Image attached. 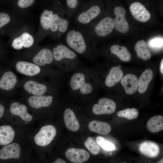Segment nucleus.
Listing matches in <instances>:
<instances>
[{
    "label": "nucleus",
    "mask_w": 163,
    "mask_h": 163,
    "mask_svg": "<svg viewBox=\"0 0 163 163\" xmlns=\"http://www.w3.org/2000/svg\"><path fill=\"white\" fill-rule=\"evenodd\" d=\"M17 82L16 75L11 72H5L0 80V88L5 90L12 89Z\"/></svg>",
    "instance_id": "obj_23"
},
{
    "label": "nucleus",
    "mask_w": 163,
    "mask_h": 163,
    "mask_svg": "<svg viewBox=\"0 0 163 163\" xmlns=\"http://www.w3.org/2000/svg\"><path fill=\"white\" fill-rule=\"evenodd\" d=\"M64 118L66 126L69 129L76 131L79 129V123L72 110L66 109L64 112Z\"/></svg>",
    "instance_id": "obj_21"
},
{
    "label": "nucleus",
    "mask_w": 163,
    "mask_h": 163,
    "mask_svg": "<svg viewBox=\"0 0 163 163\" xmlns=\"http://www.w3.org/2000/svg\"><path fill=\"white\" fill-rule=\"evenodd\" d=\"M135 49L138 57L145 61L148 60L151 58V53L144 40H141L138 41L135 45Z\"/></svg>",
    "instance_id": "obj_28"
},
{
    "label": "nucleus",
    "mask_w": 163,
    "mask_h": 163,
    "mask_svg": "<svg viewBox=\"0 0 163 163\" xmlns=\"http://www.w3.org/2000/svg\"><path fill=\"white\" fill-rule=\"evenodd\" d=\"M53 11L45 9L42 13L40 17V24L42 29L47 32L50 30L51 20Z\"/></svg>",
    "instance_id": "obj_31"
},
{
    "label": "nucleus",
    "mask_w": 163,
    "mask_h": 163,
    "mask_svg": "<svg viewBox=\"0 0 163 163\" xmlns=\"http://www.w3.org/2000/svg\"><path fill=\"white\" fill-rule=\"evenodd\" d=\"M24 88L28 92L36 95H41L46 91V85L38 83L34 81L27 82L24 85Z\"/></svg>",
    "instance_id": "obj_25"
},
{
    "label": "nucleus",
    "mask_w": 163,
    "mask_h": 163,
    "mask_svg": "<svg viewBox=\"0 0 163 163\" xmlns=\"http://www.w3.org/2000/svg\"><path fill=\"white\" fill-rule=\"evenodd\" d=\"M56 133V129L53 126L49 125L44 126L35 136V143L40 146H46L53 139Z\"/></svg>",
    "instance_id": "obj_5"
},
{
    "label": "nucleus",
    "mask_w": 163,
    "mask_h": 163,
    "mask_svg": "<svg viewBox=\"0 0 163 163\" xmlns=\"http://www.w3.org/2000/svg\"><path fill=\"white\" fill-rule=\"evenodd\" d=\"M117 115L118 117L131 120L136 119L137 117L139 112L135 108H126L118 111Z\"/></svg>",
    "instance_id": "obj_32"
},
{
    "label": "nucleus",
    "mask_w": 163,
    "mask_h": 163,
    "mask_svg": "<svg viewBox=\"0 0 163 163\" xmlns=\"http://www.w3.org/2000/svg\"><path fill=\"white\" fill-rule=\"evenodd\" d=\"M139 79L135 75L128 74L121 80V83L126 93L132 94L137 90Z\"/></svg>",
    "instance_id": "obj_14"
},
{
    "label": "nucleus",
    "mask_w": 163,
    "mask_h": 163,
    "mask_svg": "<svg viewBox=\"0 0 163 163\" xmlns=\"http://www.w3.org/2000/svg\"><path fill=\"white\" fill-rule=\"evenodd\" d=\"M163 59H162L161 61V63L160 65V71L161 73L163 74Z\"/></svg>",
    "instance_id": "obj_40"
},
{
    "label": "nucleus",
    "mask_w": 163,
    "mask_h": 163,
    "mask_svg": "<svg viewBox=\"0 0 163 163\" xmlns=\"http://www.w3.org/2000/svg\"><path fill=\"white\" fill-rule=\"evenodd\" d=\"M113 28V19L106 17L95 24L91 23L89 26L88 30L92 36L96 34L99 37H104L110 34Z\"/></svg>",
    "instance_id": "obj_4"
},
{
    "label": "nucleus",
    "mask_w": 163,
    "mask_h": 163,
    "mask_svg": "<svg viewBox=\"0 0 163 163\" xmlns=\"http://www.w3.org/2000/svg\"><path fill=\"white\" fill-rule=\"evenodd\" d=\"M4 108L3 106L0 104V118L2 117L3 115Z\"/></svg>",
    "instance_id": "obj_38"
},
{
    "label": "nucleus",
    "mask_w": 163,
    "mask_h": 163,
    "mask_svg": "<svg viewBox=\"0 0 163 163\" xmlns=\"http://www.w3.org/2000/svg\"><path fill=\"white\" fill-rule=\"evenodd\" d=\"M53 97L51 95H35L30 97L28 102L30 105L35 108L47 107L52 103Z\"/></svg>",
    "instance_id": "obj_18"
},
{
    "label": "nucleus",
    "mask_w": 163,
    "mask_h": 163,
    "mask_svg": "<svg viewBox=\"0 0 163 163\" xmlns=\"http://www.w3.org/2000/svg\"><path fill=\"white\" fill-rule=\"evenodd\" d=\"M110 50L111 53L117 56L123 61L127 62L131 59L130 54L124 46L113 45L111 46Z\"/></svg>",
    "instance_id": "obj_30"
},
{
    "label": "nucleus",
    "mask_w": 163,
    "mask_h": 163,
    "mask_svg": "<svg viewBox=\"0 0 163 163\" xmlns=\"http://www.w3.org/2000/svg\"><path fill=\"white\" fill-rule=\"evenodd\" d=\"M149 46L151 48L157 49L162 47L163 39L161 38H154L149 41Z\"/></svg>",
    "instance_id": "obj_36"
},
{
    "label": "nucleus",
    "mask_w": 163,
    "mask_h": 163,
    "mask_svg": "<svg viewBox=\"0 0 163 163\" xmlns=\"http://www.w3.org/2000/svg\"><path fill=\"white\" fill-rule=\"evenodd\" d=\"M129 10L134 18L139 21L145 22L150 18L151 15L149 12L142 4L139 2L132 4Z\"/></svg>",
    "instance_id": "obj_10"
},
{
    "label": "nucleus",
    "mask_w": 163,
    "mask_h": 163,
    "mask_svg": "<svg viewBox=\"0 0 163 163\" xmlns=\"http://www.w3.org/2000/svg\"><path fill=\"white\" fill-rule=\"evenodd\" d=\"M127 163L125 162H122V163Z\"/></svg>",
    "instance_id": "obj_42"
},
{
    "label": "nucleus",
    "mask_w": 163,
    "mask_h": 163,
    "mask_svg": "<svg viewBox=\"0 0 163 163\" xmlns=\"http://www.w3.org/2000/svg\"><path fill=\"white\" fill-rule=\"evenodd\" d=\"M83 2L79 0H66L62 3L66 15L69 20L75 15Z\"/></svg>",
    "instance_id": "obj_22"
},
{
    "label": "nucleus",
    "mask_w": 163,
    "mask_h": 163,
    "mask_svg": "<svg viewBox=\"0 0 163 163\" xmlns=\"http://www.w3.org/2000/svg\"><path fill=\"white\" fill-rule=\"evenodd\" d=\"M16 67L20 73L29 76L35 75L40 71V69L38 65L24 61L18 62L16 64Z\"/></svg>",
    "instance_id": "obj_13"
},
{
    "label": "nucleus",
    "mask_w": 163,
    "mask_h": 163,
    "mask_svg": "<svg viewBox=\"0 0 163 163\" xmlns=\"http://www.w3.org/2000/svg\"><path fill=\"white\" fill-rule=\"evenodd\" d=\"M21 147L16 142L6 145L0 150V158L6 159L14 158L17 159L20 156Z\"/></svg>",
    "instance_id": "obj_12"
},
{
    "label": "nucleus",
    "mask_w": 163,
    "mask_h": 163,
    "mask_svg": "<svg viewBox=\"0 0 163 163\" xmlns=\"http://www.w3.org/2000/svg\"><path fill=\"white\" fill-rule=\"evenodd\" d=\"M10 111L12 114L20 116L24 121L29 122L32 119V116L27 112V107L24 104L13 103L10 106Z\"/></svg>",
    "instance_id": "obj_20"
},
{
    "label": "nucleus",
    "mask_w": 163,
    "mask_h": 163,
    "mask_svg": "<svg viewBox=\"0 0 163 163\" xmlns=\"http://www.w3.org/2000/svg\"><path fill=\"white\" fill-rule=\"evenodd\" d=\"M53 163H66V162L63 159L58 158L55 161L53 162Z\"/></svg>",
    "instance_id": "obj_39"
},
{
    "label": "nucleus",
    "mask_w": 163,
    "mask_h": 163,
    "mask_svg": "<svg viewBox=\"0 0 163 163\" xmlns=\"http://www.w3.org/2000/svg\"><path fill=\"white\" fill-rule=\"evenodd\" d=\"M157 163H163V158L159 160Z\"/></svg>",
    "instance_id": "obj_41"
},
{
    "label": "nucleus",
    "mask_w": 163,
    "mask_h": 163,
    "mask_svg": "<svg viewBox=\"0 0 163 163\" xmlns=\"http://www.w3.org/2000/svg\"><path fill=\"white\" fill-rule=\"evenodd\" d=\"M70 85L72 90L80 89L81 93L86 94L91 93L93 90L91 84L86 83L84 75L82 73L78 72L73 75L70 80Z\"/></svg>",
    "instance_id": "obj_7"
},
{
    "label": "nucleus",
    "mask_w": 163,
    "mask_h": 163,
    "mask_svg": "<svg viewBox=\"0 0 163 163\" xmlns=\"http://www.w3.org/2000/svg\"><path fill=\"white\" fill-rule=\"evenodd\" d=\"M11 17L7 13L0 12V30L7 25L10 22Z\"/></svg>",
    "instance_id": "obj_35"
},
{
    "label": "nucleus",
    "mask_w": 163,
    "mask_h": 163,
    "mask_svg": "<svg viewBox=\"0 0 163 163\" xmlns=\"http://www.w3.org/2000/svg\"><path fill=\"white\" fill-rule=\"evenodd\" d=\"M116 109V104L112 100L103 98L100 99L98 104L94 105L92 111L97 115L103 114H110L113 113Z\"/></svg>",
    "instance_id": "obj_8"
},
{
    "label": "nucleus",
    "mask_w": 163,
    "mask_h": 163,
    "mask_svg": "<svg viewBox=\"0 0 163 163\" xmlns=\"http://www.w3.org/2000/svg\"><path fill=\"white\" fill-rule=\"evenodd\" d=\"M88 127L91 131L102 135L108 134L111 129L108 123L96 120L91 121L88 124Z\"/></svg>",
    "instance_id": "obj_26"
},
{
    "label": "nucleus",
    "mask_w": 163,
    "mask_h": 163,
    "mask_svg": "<svg viewBox=\"0 0 163 163\" xmlns=\"http://www.w3.org/2000/svg\"><path fill=\"white\" fill-rule=\"evenodd\" d=\"M96 141L98 145L105 150L111 151L114 150L115 149L113 144L102 136L97 137Z\"/></svg>",
    "instance_id": "obj_34"
},
{
    "label": "nucleus",
    "mask_w": 163,
    "mask_h": 163,
    "mask_svg": "<svg viewBox=\"0 0 163 163\" xmlns=\"http://www.w3.org/2000/svg\"><path fill=\"white\" fill-rule=\"evenodd\" d=\"M101 12L99 5L93 1H88L83 3L75 15L74 22L79 26H89Z\"/></svg>",
    "instance_id": "obj_2"
},
{
    "label": "nucleus",
    "mask_w": 163,
    "mask_h": 163,
    "mask_svg": "<svg viewBox=\"0 0 163 163\" xmlns=\"http://www.w3.org/2000/svg\"><path fill=\"white\" fill-rule=\"evenodd\" d=\"M34 0H19L17 4L19 7L21 8H25L31 6L34 3Z\"/></svg>",
    "instance_id": "obj_37"
},
{
    "label": "nucleus",
    "mask_w": 163,
    "mask_h": 163,
    "mask_svg": "<svg viewBox=\"0 0 163 163\" xmlns=\"http://www.w3.org/2000/svg\"><path fill=\"white\" fill-rule=\"evenodd\" d=\"M139 150L143 155L150 157L157 156L160 152V148L155 142L150 141H145L139 145Z\"/></svg>",
    "instance_id": "obj_15"
},
{
    "label": "nucleus",
    "mask_w": 163,
    "mask_h": 163,
    "mask_svg": "<svg viewBox=\"0 0 163 163\" xmlns=\"http://www.w3.org/2000/svg\"><path fill=\"white\" fill-rule=\"evenodd\" d=\"M54 59L52 51L49 49L44 48L41 49L33 59L34 64L43 66L46 64H50Z\"/></svg>",
    "instance_id": "obj_17"
},
{
    "label": "nucleus",
    "mask_w": 163,
    "mask_h": 163,
    "mask_svg": "<svg viewBox=\"0 0 163 163\" xmlns=\"http://www.w3.org/2000/svg\"><path fill=\"white\" fill-rule=\"evenodd\" d=\"M65 155L73 162L82 163L88 160L90 154L85 149L72 148L68 149L66 151Z\"/></svg>",
    "instance_id": "obj_11"
},
{
    "label": "nucleus",
    "mask_w": 163,
    "mask_h": 163,
    "mask_svg": "<svg viewBox=\"0 0 163 163\" xmlns=\"http://www.w3.org/2000/svg\"><path fill=\"white\" fill-rule=\"evenodd\" d=\"M52 52L54 59L58 62L75 61L77 58V55L73 51L61 43L54 47Z\"/></svg>",
    "instance_id": "obj_6"
},
{
    "label": "nucleus",
    "mask_w": 163,
    "mask_h": 163,
    "mask_svg": "<svg viewBox=\"0 0 163 163\" xmlns=\"http://www.w3.org/2000/svg\"><path fill=\"white\" fill-rule=\"evenodd\" d=\"M148 129L152 133H156L163 129V117L161 115L154 116L148 121L147 123Z\"/></svg>",
    "instance_id": "obj_29"
},
{
    "label": "nucleus",
    "mask_w": 163,
    "mask_h": 163,
    "mask_svg": "<svg viewBox=\"0 0 163 163\" xmlns=\"http://www.w3.org/2000/svg\"><path fill=\"white\" fill-rule=\"evenodd\" d=\"M14 132L10 126H0V145H6L11 142L14 136Z\"/></svg>",
    "instance_id": "obj_27"
},
{
    "label": "nucleus",
    "mask_w": 163,
    "mask_h": 163,
    "mask_svg": "<svg viewBox=\"0 0 163 163\" xmlns=\"http://www.w3.org/2000/svg\"><path fill=\"white\" fill-rule=\"evenodd\" d=\"M64 40L68 47L80 54H89L94 47L93 36L85 27L72 28L64 34Z\"/></svg>",
    "instance_id": "obj_1"
},
{
    "label": "nucleus",
    "mask_w": 163,
    "mask_h": 163,
    "mask_svg": "<svg viewBox=\"0 0 163 163\" xmlns=\"http://www.w3.org/2000/svg\"><path fill=\"white\" fill-rule=\"evenodd\" d=\"M84 145L86 148L94 155L99 153L100 149L99 145L92 137H88L84 142Z\"/></svg>",
    "instance_id": "obj_33"
},
{
    "label": "nucleus",
    "mask_w": 163,
    "mask_h": 163,
    "mask_svg": "<svg viewBox=\"0 0 163 163\" xmlns=\"http://www.w3.org/2000/svg\"><path fill=\"white\" fill-rule=\"evenodd\" d=\"M55 8L51 20L50 30L53 36L60 37L68 30L70 20L66 15L62 3H58Z\"/></svg>",
    "instance_id": "obj_3"
},
{
    "label": "nucleus",
    "mask_w": 163,
    "mask_h": 163,
    "mask_svg": "<svg viewBox=\"0 0 163 163\" xmlns=\"http://www.w3.org/2000/svg\"><path fill=\"white\" fill-rule=\"evenodd\" d=\"M114 13L116 15L113 20L114 27L120 32L125 33L129 30V26L126 19V11L120 6H117L114 9Z\"/></svg>",
    "instance_id": "obj_9"
},
{
    "label": "nucleus",
    "mask_w": 163,
    "mask_h": 163,
    "mask_svg": "<svg viewBox=\"0 0 163 163\" xmlns=\"http://www.w3.org/2000/svg\"><path fill=\"white\" fill-rule=\"evenodd\" d=\"M153 77L151 69H147L143 72L139 79L137 89L139 93L142 94L146 91Z\"/></svg>",
    "instance_id": "obj_24"
},
{
    "label": "nucleus",
    "mask_w": 163,
    "mask_h": 163,
    "mask_svg": "<svg viewBox=\"0 0 163 163\" xmlns=\"http://www.w3.org/2000/svg\"><path fill=\"white\" fill-rule=\"evenodd\" d=\"M120 65L117 66H113L110 69L105 81L106 85L111 87L119 82L123 76V72L120 69Z\"/></svg>",
    "instance_id": "obj_19"
},
{
    "label": "nucleus",
    "mask_w": 163,
    "mask_h": 163,
    "mask_svg": "<svg viewBox=\"0 0 163 163\" xmlns=\"http://www.w3.org/2000/svg\"><path fill=\"white\" fill-rule=\"evenodd\" d=\"M33 36L27 32H24L15 38L12 43V47L15 49L20 50L23 47L28 48L34 43Z\"/></svg>",
    "instance_id": "obj_16"
}]
</instances>
